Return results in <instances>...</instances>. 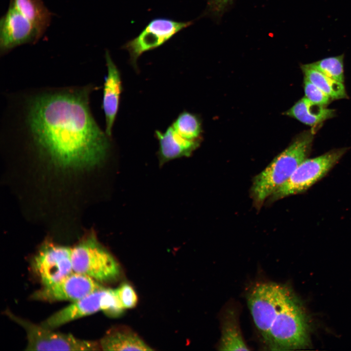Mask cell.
<instances>
[{
    "instance_id": "obj_22",
    "label": "cell",
    "mask_w": 351,
    "mask_h": 351,
    "mask_svg": "<svg viewBox=\"0 0 351 351\" xmlns=\"http://www.w3.org/2000/svg\"><path fill=\"white\" fill-rule=\"evenodd\" d=\"M192 24V21H177L167 18L152 20L145 27L165 38L167 41L176 33Z\"/></svg>"
},
{
    "instance_id": "obj_24",
    "label": "cell",
    "mask_w": 351,
    "mask_h": 351,
    "mask_svg": "<svg viewBox=\"0 0 351 351\" xmlns=\"http://www.w3.org/2000/svg\"><path fill=\"white\" fill-rule=\"evenodd\" d=\"M304 89L305 97L314 103L326 106L332 99L305 77L304 78Z\"/></svg>"
},
{
    "instance_id": "obj_13",
    "label": "cell",
    "mask_w": 351,
    "mask_h": 351,
    "mask_svg": "<svg viewBox=\"0 0 351 351\" xmlns=\"http://www.w3.org/2000/svg\"><path fill=\"white\" fill-rule=\"evenodd\" d=\"M155 135L159 142L158 152L161 164L171 160L189 156L197 147L198 140L187 139L170 126L164 132L156 130Z\"/></svg>"
},
{
    "instance_id": "obj_9",
    "label": "cell",
    "mask_w": 351,
    "mask_h": 351,
    "mask_svg": "<svg viewBox=\"0 0 351 351\" xmlns=\"http://www.w3.org/2000/svg\"><path fill=\"white\" fill-rule=\"evenodd\" d=\"M102 288L98 282L92 278L74 272L54 284L43 286L33 293L31 298L47 302H73Z\"/></svg>"
},
{
    "instance_id": "obj_10",
    "label": "cell",
    "mask_w": 351,
    "mask_h": 351,
    "mask_svg": "<svg viewBox=\"0 0 351 351\" xmlns=\"http://www.w3.org/2000/svg\"><path fill=\"white\" fill-rule=\"evenodd\" d=\"M35 26L10 3L0 21V52L5 54L27 43H35L40 38Z\"/></svg>"
},
{
    "instance_id": "obj_25",
    "label": "cell",
    "mask_w": 351,
    "mask_h": 351,
    "mask_svg": "<svg viewBox=\"0 0 351 351\" xmlns=\"http://www.w3.org/2000/svg\"><path fill=\"white\" fill-rule=\"evenodd\" d=\"M118 299L124 309L135 307L137 302V296L130 284L124 283L115 289Z\"/></svg>"
},
{
    "instance_id": "obj_3",
    "label": "cell",
    "mask_w": 351,
    "mask_h": 351,
    "mask_svg": "<svg viewBox=\"0 0 351 351\" xmlns=\"http://www.w3.org/2000/svg\"><path fill=\"white\" fill-rule=\"evenodd\" d=\"M307 316L290 289L269 330L266 343L273 351L304 348L309 343Z\"/></svg>"
},
{
    "instance_id": "obj_11",
    "label": "cell",
    "mask_w": 351,
    "mask_h": 351,
    "mask_svg": "<svg viewBox=\"0 0 351 351\" xmlns=\"http://www.w3.org/2000/svg\"><path fill=\"white\" fill-rule=\"evenodd\" d=\"M105 289L103 288L96 291L72 302L48 317L40 325L45 328L54 329L73 320L102 311Z\"/></svg>"
},
{
    "instance_id": "obj_6",
    "label": "cell",
    "mask_w": 351,
    "mask_h": 351,
    "mask_svg": "<svg viewBox=\"0 0 351 351\" xmlns=\"http://www.w3.org/2000/svg\"><path fill=\"white\" fill-rule=\"evenodd\" d=\"M10 319L25 330L27 339L26 350L30 351H97L99 343L78 338L71 334L52 331L40 325L18 317L10 311L6 312Z\"/></svg>"
},
{
    "instance_id": "obj_19",
    "label": "cell",
    "mask_w": 351,
    "mask_h": 351,
    "mask_svg": "<svg viewBox=\"0 0 351 351\" xmlns=\"http://www.w3.org/2000/svg\"><path fill=\"white\" fill-rule=\"evenodd\" d=\"M304 77L318 87L332 99L347 97L343 83L335 80L321 72L310 67L308 64L301 65Z\"/></svg>"
},
{
    "instance_id": "obj_15",
    "label": "cell",
    "mask_w": 351,
    "mask_h": 351,
    "mask_svg": "<svg viewBox=\"0 0 351 351\" xmlns=\"http://www.w3.org/2000/svg\"><path fill=\"white\" fill-rule=\"evenodd\" d=\"M285 115L306 125L314 126L334 117L335 110L312 102L305 97L286 111Z\"/></svg>"
},
{
    "instance_id": "obj_21",
    "label": "cell",
    "mask_w": 351,
    "mask_h": 351,
    "mask_svg": "<svg viewBox=\"0 0 351 351\" xmlns=\"http://www.w3.org/2000/svg\"><path fill=\"white\" fill-rule=\"evenodd\" d=\"M344 55L330 57L308 65L335 80L343 83Z\"/></svg>"
},
{
    "instance_id": "obj_4",
    "label": "cell",
    "mask_w": 351,
    "mask_h": 351,
    "mask_svg": "<svg viewBox=\"0 0 351 351\" xmlns=\"http://www.w3.org/2000/svg\"><path fill=\"white\" fill-rule=\"evenodd\" d=\"M71 258L74 272L88 276L98 282L115 281L121 274L118 262L94 237L72 247Z\"/></svg>"
},
{
    "instance_id": "obj_1",
    "label": "cell",
    "mask_w": 351,
    "mask_h": 351,
    "mask_svg": "<svg viewBox=\"0 0 351 351\" xmlns=\"http://www.w3.org/2000/svg\"><path fill=\"white\" fill-rule=\"evenodd\" d=\"M27 117L34 144L59 165H95L110 148L109 136L90 112L86 89L39 95L30 100Z\"/></svg>"
},
{
    "instance_id": "obj_16",
    "label": "cell",
    "mask_w": 351,
    "mask_h": 351,
    "mask_svg": "<svg viewBox=\"0 0 351 351\" xmlns=\"http://www.w3.org/2000/svg\"><path fill=\"white\" fill-rule=\"evenodd\" d=\"M10 3L31 22L41 37L49 26L52 16L42 0H11Z\"/></svg>"
},
{
    "instance_id": "obj_17",
    "label": "cell",
    "mask_w": 351,
    "mask_h": 351,
    "mask_svg": "<svg viewBox=\"0 0 351 351\" xmlns=\"http://www.w3.org/2000/svg\"><path fill=\"white\" fill-rule=\"evenodd\" d=\"M218 350H249L241 333L236 314L231 309L226 312L223 318Z\"/></svg>"
},
{
    "instance_id": "obj_14",
    "label": "cell",
    "mask_w": 351,
    "mask_h": 351,
    "mask_svg": "<svg viewBox=\"0 0 351 351\" xmlns=\"http://www.w3.org/2000/svg\"><path fill=\"white\" fill-rule=\"evenodd\" d=\"M104 351H152L136 333L125 328L110 330L99 343Z\"/></svg>"
},
{
    "instance_id": "obj_20",
    "label": "cell",
    "mask_w": 351,
    "mask_h": 351,
    "mask_svg": "<svg viewBox=\"0 0 351 351\" xmlns=\"http://www.w3.org/2000/svg\"><path fill=\"white\" fill-rule=\"evenodd\" d=\"M172 126L180 136L191 140H199L201 129L198 117L187 111L181 113L173 122Z\"/></svg>"
},
{
    "instance_id": "obj_7",
    "label": "cell",
    "mask_w": 351,
    "mask_h": 351,
    "mask_svg": "<svg viewBox=\"0 0 351 351\" xmlns=\"http://www.w3.org/2000/svg\"><path fill=\"white\" fill-rule=\"evenodd\" d=\"M290 289L274 282L254 286L247 296L249 308L256 328L265 342L269 330Z\"/></svg>"
},
{
    "instance_id": "obj_18",
    "label": "cell",
    "mask_w": 351,
    "mask_h": 351,
    "mask_svg": "<svg viewBox=\"0 0 351 351\" xmlns=\"http://www.w3.org/2000/svg\"><path fill=\"white\" fill-rule=\"evenodd\" d=\"M167 41L163 37L145 28L137 36L126 42L121 48L129 52L130 62L137 69V61L140 56L160 47Z\"/></svg>"
},
{
    "instance_id": "obj_12",
    "label": "cell",
    "mask_w": 351,
    "mask_h": 351,
    "mask_svg": "<svg viewBox=\"0 0 351 351\" xmlns=\"http://www.w3.org/2000/svg\"><path fill=\"white\" fill-rule=\"evenodd\" d=\"M105 59L107 74L103 85L102 108L105 117V133L110 136L119 108L122 85L120 71L108 50L105 52Z\"/></svg>"
},
{
    "instance_id": "obj_8",
    "label": "cell",
    "mask_w": 351,
    "mask_h": 351,
    "mask_svg": "<svg viewBox=\"0 0 351 351\" xmlns=\"http://www.w3.org/2000/svg\"><path fill=\"white\" fill-rule=\"evenodd\" d=\"M71 251L72 247L53 244L39 250L33 266L43 286L54 284L74 272Z\"/></svg>"
},
{
    "instance_id": "obj_5",
    "label": "cell",
    "mask_w": 351,
    "mask_h": 351,
    "mask_svg": "<svg viewBox=\"0 0 351 351\" xmlns=\"http://www.w3.org/2000/svg\"><path fill=\"white\" fill-rule=\"evenodd\" d=\"M347 148L332 149L318 156L307 158L289 178L272 195L278 199L306 192L323 178L346 153Z\"/></svg>"
},
{
    "instance_id": "obj_26",
    "label": "cell",
    "mask_w": 351,
    "mask_h": 351,
    "mask_svg": "<svg viewBox=\"0 0 351 351\" xmlns=\"http://www.w3.org/2000/svg\"><path fill=\"white\" fill-rule=\"evenodd\" d=\"M233 0H209L210 10L214 14H222Z\"/></svg>"
},
{
    "instance_id": "obj_23",
    "label": "cell",
    "mask_w": 351,
    "mask_h": 351,
    "mask_svg": "<svg viewBox=\"0 0 351 351\" xmlns=\"http://www.w3.org/2000/svg\"><path fill=\"white\" fill-rule=\"evenodd\" d=\"M124 309L115 289H105L102 298V311L109 316L117 317L121 314Z\"/></svg>"
},
{
    "instance_id": "obj_2",
    "label": "cell",
    "mask_w": 351,
    "mask_h": 351,
    "mask_svg": "<svg viewBox=\"0 0 351 351\" xmlns=\"http://www.w3.org/2000/svg\"><path fill=\"white\" fill-rule=\"evenodd\" d=\"M313 137L312 131L301 133L288 147L255 177L252 189L256 202L262 203L272 195L307 158L311 151Z\"/></svg>"
}]
</instances>
